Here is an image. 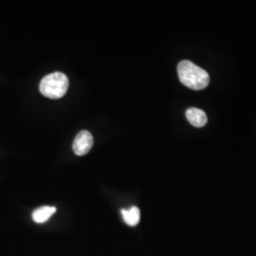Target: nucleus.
Here are the masks:
<instances>
[{
    "mask_svg": "<svg viewBox=\"0 0 256 256\" xmlns=\"http://www.w3.org/2000/svg\"><path fill=\"white\" fill-rule=\"evenodd\" d=\"M186 118L196 128H202L207 122V115L202 110L192 108L186 111Z\"/></svg>",
    "mask_w": 256,
    "mask_h": 256,
    "instance_id": "nucleus-4",
    "label": "nucleus"
},
{
    "mask_svg": "<svg viewBox=\"0 0 256 256\" xmlns=\"http://www.w3.org/2000/svg\"><path fill=\"white\" fill-rule=\"evenodd\" d=\"M124 222L129 226H136L140 220V212L138 207H131L129 210H122Z\"/></svg>",
    "mask_w": 256,
    "mask_h": 256,
    "instance_id": "nucleus-6",
    "label": "nucleus"
},
{
    "mask_svg": "<svg viewBox=\"0 0 256 256\" xmlns=\"http://www.w3.org/2000/svg\"><path fill=\"white\" fill-rule=\"evenodd\" d=\"M70 81L63 72H54L45 76L39 84V90L46 98L60 99L68 90Z\"/></svg>",
    "mask_w": 256,
    "mask_h": 256,
    "instance_id": "nucleus-2",
    "label": "nucleus"
},
{
    "mask_svg": "<svg viewBox=\"0 0 256 256\" xmlns=\"http://www.w3.org/2000/svg\"><path fill=\"white\" fill-rule=\"evenodd\" d=\"M56 212L55 207L43 206L40 207L32 212V220L38 224L45 223L52 218V216Z\"/></svg>",
    "mask_w": 256,
    "mask_h": 256,
    "instance_id": "nucleus-5",
    "label": "nucleus"
},
{
    "mask_svg": "<svg viewBox=\"0 0 256 256\" xmlns=\"http://www.w3.org/2000/svg\"><path fill=\"white\" fill-rule=\"evenodd\" d=\"M178 74L180 82L191 90H202L210 84L208 72L188 60H183L178 64Z\"/></svg>",
    "mask_w": 256,
    "mask_h": 256,
    "instance_id": "nucleus-1",
    "label": "nucleus"
},
{
    "mask_svg": "<svg viewBox=\"0 0 256 256\" xmlns=\"http://www.w3.org/2000/svg\"><path fill=\"white\" fill-rule=\"evenodd\" d=\"M93 146V137L92 133L82 130L80 131L75 138L74 142V153L77 156H84L88 154Z\"/></svg>",
    "mask_w": 256,
    "mask_h": 256,
    "instance_id": "nucleus-3",
    "label": "nucleus"
}]
</instances>
